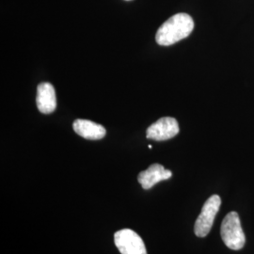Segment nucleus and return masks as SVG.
I'll list each match as a JSON object with an SVG mask.
<instances>
[{"instance_id":"nucleus-5","label":"nucleus","mask_w":254,"mask_h":254,"mask_svg":"<svg viewBox=\"0 0 254 254\" xmlns=\"http://www.w3.org/2000/svg\"><path fill=\"white\" fill-rule=\"evenodd\" d=\"M178 122L173 117H163L150 126L146 131V136L149 139L163 141L171 139L179 133Z\"/></svg>"},{"instance_id":"nucleus-6","label":"nucleus","mask_w":254,"mask_h":254,"mask_svg":"<svg viewBox=\"0 0 254 254\" xmlns=\"http://www.w3.org/2000/svg\"><path fill=\"white\" fill-rule=\"evenodd\" d=\"M173 173L166 170L160 164H153L147 170L141 172L137 176V181L144 190H150L159 182L169 180Z\"/></svg>"},{"instance_id":"nucleus-8","label":"nucleus","mask_w":254,"mask_h":254,"mask_svg":"<svg viewBox=\"0 0 254 254\" xmlns=\"http://www.w3.org/2000/svg\"><path fill=\"white\" fill-rule=\"evenodd\" d=\"M74 132L79 136L91 140H98L105 137L107 131L105 127L89 120H75L73 124Z\"/></svg>"},{"instance_id":"nucleus-1","label":"nucleus","mask_w":254,"mask_h":254,"mask_svg":"<svg viewBox=\"0 0 254 254\" xmlns=\"http://www.w3.org/2000/svg\"><path fill=\"white\" fill-rule=\"evenodd\" d=\"M194 29V21L188 13H177L168 19L156 32L155 40L159 46H173L190 36Z\"/></svg>"},{"instance_id":"nucleus-7","label":"nucleus","mask_w":254,"mask_h":254,"mask_svg":"<svg viewBox=\"0 0 254 254\" xmlns=\"http://www.w3.org/2000/svg\"><path fill=\"white\" fill-rule=\"evenodd\" d=\"M36 104L40 112L50 114L57 108L56 91L52 84L44 82L38 85Z\"/></svg>"},{"instance_id":"nucleus-3","label":"nucleus","mask_w":254,"mask_h":254,"mask_svg":"<svg viewBox=\"0 0 254 254\" xmlns=\"http://www.w3.org/2000/svg\"><path fill=\"white\" fill-rule=\"evenodd\" d=\"M221 199L218 195H213L205 201L195 222L194 232L196 236L204 237L208 235L214 224V220L218 214Z\"/></svg>"},{"instance_id":"nucleus-4","label":"nucleus","mask_w":254,"mask_h":254,"mask_svg":"<svg viewBox=\"0 0 254 254\" xmlns=\"http://www.w3.org/2000/svg\"><path fill=\"white\" fill-rule=\"evenodd\" d=\"M114 242L121 254H147L143 240L133 230L124 229L116 232Z\"/></svg>"},{"instance_id":"nucleus-9","label":"nucleus","mask_w":254,"mask_h":254,"mask_svg":"<svg viewBox=\"0 0 254 254\" xmlns=\"http://www.w3.org/2000/svg\"><path fill=\"white\" fill-rule=\"evenodd\" d=\"M127 1H131V0H127Z\"/></svg>"},{"instance_id":"nucleus-2","label":"nucleus","mask_w":254,"mask_h":254,"mask_svg":"<svg viewBox=\"0 0 254 254\" xmlns=\"http://www.w3.org/2000/svg\"><path fill=\"white\" fill-rule=\"evenodd\" d=\"M224 244L231 250L238 251L245 245V234L241 226L240 218L236 212H231L223 219L220 229Z\"/></svg>"}]
</instances>
